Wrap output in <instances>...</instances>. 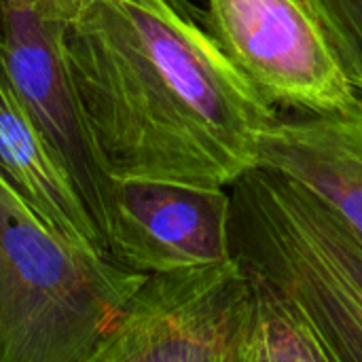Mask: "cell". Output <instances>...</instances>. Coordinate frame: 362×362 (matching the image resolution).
<instances>
[{
  "label": "cell",
  "instance_id": "1",
  "mask_svg": "<svg viewBox=\"0 0 362 362\" xmlns=\"http://www.w3.org/2000/svg\"><path fill=\"white\" fill-rule=\"evenodd\" d=\"M81 119L115 178L229 189L278 123L191 0H66Z\"/></svg>",
  "mask_w": 362,
  "mask_h": 362
},
{
  "label": "cell",
  "instance_id": "2",
  "mask_svg": "<svg viewBox=\"0 0 362 362\" xmlns=\"http://www.w3.org/2000/svg\"><path fill=\"white\" fill-rule=\"evenodd\" d=\"M231 257L331 362H362V235L299 180L252 168L231 187Z\"/></svg>",
  "mask_w": 362,
  "mask_h": 362
},
{
  "label": "cell",
  "instance_id": "3",
  "mask_svg": "<svg viewBox=\"0 0 362 362\" xmlns=\"http://www.w3.org/2000/svg\"><path fill=\"white\" fill-rule=\"evenodd\" d=\"M146 278L55 233L0 174V362H83Z\"/></svg>",
  "mask_w": 362,
  "mask_h": 362
},
{
  "label": "cell",
  "instance_id": "4",
  "mask_svg": "<svg viewBox=\"0 0 362 362\" xmlns=\"http://www.w3.org/2000/svg\"><path fill=\"white\" fill-rule=\"evenodd\" d=\"M257 286L229 261L148 276L83 362H252Z\"/></svg>",
  "mask_w": 362,
  "mask_h": 362
},
{
  "label": "cell",
  "instance_id": "5",
  "mask_svg": "<svg viewBox=\"0 0 362 362\" xmlns=\"http://www.w3.org/2000/svg\"><path fill=\"white\" fill-rule=\"evenodd\" d=\"M204 19L272 106L322 117L361 98L303 0H206Z\"/></svg>",
  "mask_w": 362,
  "mask_h": 362
},
{
  "label": "cell",
  "instance_id": "6",
  "mask_svg": "<svg viewBox=\"0 0 362 362\" xmlns=\"http://www.w3.org/2000/svg\"><path fill=\"white\" fill-rule=\"evenodd\" d=\"M106 255L155 276L231 259L229 189L108 176L91 204Z\"/></svg>",
  "mask_w": 362,
  "mask_h": 362
},
{
  "label": "cell",
  "instance_id": "7",
  "mask_svg": "<svg viewBox=\"0 0 362 362\" xmlns=\"http://www.w3.org/2000/svg\"><path fill=\"white\" fill-rule=\"evenodd\" d=\"M66 0H0V59L21 102L57 146L83 199L108 178L81 119L64 55Z\"/></svg>",
  "mask_w": 362,
  "mask_h": 362
},
{
  "label": "cell",
  "instance_id": "8",
  "mask_svg": "<svg viewBox=\"0 0 362 362\" xmlns=\"http://www.w3.org/2000/svg\"><path fill=\"white\" fill-rule=\"evenodd\" d=\"M0 174L55 233L74 246L102 252L104 242L74 174L30 115L0 59Z\"/></svg>",
  "mask_w": 362,
  "mask_h": 362
},
{
  "label": "cell",
  "instance_id": "9",
  "mask_svg": "<svg viewBox=\"0 0 362 362\" xmlns=\"http://www.w3.org/2000/svg\"><path fill=\"white\" fill-rule=\"evenodd\" d=\"M259 165L318 193L362 235V98L333 115L278 119Z\"/></svg>",
  "mask_w": 362,
  "mask_h": 362
},
{
  "label": "cell",
  "instance_id": "10",
  "mask_svg": "<svg viewBox=\"0 0 362 362\" xmlns=\"http://www.w3.org/2000/svg\"><path fill=\"white\" fill-rule=\"evenodd\" d=\"M255 286L259 303L252 362H331L303 322L274 293L259 282Z\"/></svg>",
  "mask_w": 362,
  "mask_h": 362
},
{
  "label": "cell",
  "instance_id": "11",
  "mask_svg": "<svg viewBox=\"0 0 362 362\" xmlns=\"http://www.w3.org/2000/svg\"><path fill=\"white\" fill-rule=\"evenodd\" d=\"M362 98V0H303Z\"/></svg>",
  "mask_w": 362,
  "mask_h": 362
}]
</instances>
